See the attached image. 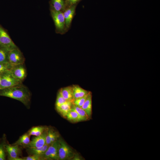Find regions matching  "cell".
<instances>
[{"label":"cell","mask_w":160,"mask_h":160,"mask_svg":"<svg viewBox=\"0 0 160 160\" xmlns=\"http://www.w3.org/2000/svg\"><path fill=\"white\" fill-rule=\"evenodd\" d=\"M0 90V96L18 100L27 108L30 106L31 95L29 89L25 86L21 84Z\"/></svg>","instance_id":"cell-1"},{"label":"cell","mask_w":160,"mask_h":160,"mask_svg":"<svg viewBox=\"0 0 160 160\" xmlns=\"http://www.w3.org/2000/svg\"><path fill=\"white\" fill-rule=\"evenodd\" d=\"M50 10L55 27L56 33L61 34H65L67 31L63 12L55 10L51 6Z\"/></svg>","instance_id":"cell-2"},{"label":"cell","mask_w":160,"mask_h":160,"mask_svg":"<svg viewBox=\"0 0 160 160\" xmlns=\"http://www.w3.org/2000/svg\"><path fill=\"white\" fill-rule=\"evenodd\" d=\"M0 76L1 79L0 90L22 84V81L15 78L9 70L2 73Z\"/></svg>","instance_id":"cell-3"},{"label":"cell","mask_w":160,"mask_h":160,"mask_svg":"<svg viewBox=\"0 0 160 160\" xmlns=\"http://www.w3.org/2000/svg\"><path fill=\"white\" fill-rule=\"evenodd\" d=\"M58 140L59 160H69L73 159L75 154L72 149L63 140L61 139Z\"/></svg>","instance_id":"cell-4"},{"label":"cell","mask_w":160,"mask_h":160,"mask_svg":"<svg viewBox=\"0 0 160 160\" xmlns=\"http://www.w3.org/2000/svg\"><path fill=\"white\" fill-rule=\"evenodd\" d=\"M0 46L9 51L18 47L6 31L0 25Z\"/></svg>","instance_id":"cell-5"},{"label":"cell","mask_w":160,"mask_h":160,"mask_svg":"<svg viewBox=\"0 0 160 160\" xmlns=\"http://www.w3.org/2000/svg\"><path fill=\"white\" fill-rule=\"evenodd\" d=\"M59 139L50 144L43 156V160H59L58 153Z\"/></svg>","instance_id":"cell-6"},{"label":"cell","mask_w":160,"mask_h":160,"mask_svg":"<svg viewBox=\"0 0 160 160\" xmlns=\"http://www.w3.org/2000/svg\"><path fill=\"white\" fill-rule=\"evenodd\" d=\"M8 59L12 66L23 64L25 60L22 53L18 48L9 52Z\"/></svg>","instance_id":"cell-7"},{"label":"cell","mask_w":160,"mask_h":160,"mask_svg":"<svg viewBox=\"0 0 160 160\" xmlns=\"http://www.w3.org/2000/svg\"><path fill=\"white\" fill-rule=\"evenodd\" d=\"M78 4L73 5L65 9L63 12L67 31L70 28L72 20L76 13V9Z\"/></svg>","instance_id":"cell-8"},{"label":"cell","mask_w":160,"mask_h":160,"mask_svg":"<svg viewBox=\"0 0 160 160\" xmlns=\"http://www.w3.org/2000/svg\"><path fill=\"white\" fill-rule=\"evenodd\" d=\"M9 71L15 78L21 81L27 76L26 70L23 64L12 66Z\"/></svg>","instance_id":"cell-9"},{"label":"cell","mask_w":160,"mask_h":160,"mask_svg":"<svg viewBox=\"0 0 160 160\" xmlns=\"http://www.w3.org/2000/svg\"><path fill=\"white\" fill-rule=\"evenodd\" d=\"M47 129L41 135L33 137L29 143L24 147L39 148L44 146L46 144Z\"/></svg>","instance_id":"cell-10"},{"label":"cell","mask_w":160,"mask_h":160,"mask_svg":"<svg viewBox=\"0 0 160 160\" xmlns=\"http://www.w3.org/2000/svg\"><path fill=\"white\" fill-rule=\"evenodd\" d=\"M8 153L9 159L11 160H22V158L19 157L21 151L19 146L6 145L5 146Z\"/></svg>","instance_id":"cell-11"},{"label":"cell","mask_w":160,"mask_h":160,"mask_svg":"<svg viewBox=\"0 0 160 160\" xmlns=\"http://www.w3.org/2000/svg\"><path fill=\"white\" fill-rule=\"evenodd\" d=\"M49 145L46 144L44 146L41 147L27 148L26 151L29 155L37 156L42 158L43 156Z\"/></svg>","instance_id":"cell-12"},{"label":"cell","mask_w":160,"mask_h":160,"mask_svg":"<svg viewBox=\"0 0 160 160\" xmlns=\"http://www.w3.org/2000/svg\"><path fill=\"white\" fill-rule=\"evenodd\" d=\"M58 92L64 98L68 101L73 102L74 100L72 86L62 88L59 90Z\"/></svg>","instance_id":"cell-13"},{"label":"cell","mask_w":160,"mask_h":160,"mask_svg":"<svg viewBox=\"0 0 160 160\" xmlns=\"http://www.w3.org/2000/svg\"><path fill=\"white\" fill-rule=\"evenodd\" d=\"M86 113L90 119L92 114V95L90 92H89L86 99L81 107Z\"/></svg>","instance_id":"cell-14"},{"label":"cell","mask_w":160,"mask_h":160,"mask_svg":"<svg viewBox=\"0 0 160 160\" xmlns=\"http://www.w3.org/2000/svg\"><path fill=\"white\" fill-rule=\"evenodd\" d=\"M59 135L53 129L47 128L46 137V144L50 145L58 139Z\"/></svg>","instance_id":"cell-15"},{"label":"cell","mask_w":160,"mask_h":160,"mask_svg":"<svg viewBox=\"0 0 160 160\" xmlns=\"http://www.w3.org/2000/svg\"><path fill=\"white\" fill-rule=\"evenodd\" d=\"M72 87L74 100L85 96L87 95L89 92L78 85H73Z\"/></svg>","instance_id":"cell-16"},{"label":"cell","mask_w":160,"mask_h":160,"mask_svg":"<svg viewBox=\"0 0 160 160\" xmlns=\"http://www.w3.org/2000/svg\"><path fill=\"white\" fill-rule=\"evenodd\" d=\"M50 6L55 10L63 12L66 9L65 0H50Z\"/></svg>","instance_id":"cell-17"},{"label":"cell","mask_w":160,"mask_h":160,"mask_svg":"<svg viewBox=\"0 0 160 160\" xmlns=\"http://www.w3.org/2000/svg\"><path fill=\"white\" fill-rule=\"evenodd\" d=\"M72 103L71 101H68L61 105L56 109L65 118L67 114L71 110Z\"/></svg>","instance_id":"cell-18"},{"label":"cell","mask_w":160,"mask_h":160,"mask_svg":"<svg viewBox=\"0 0 160 160\" xmlns=\"http://www.w3.org/2000/svg\"><path fill=\"white\" fill-rule=\"evenodd\" d=\"M47 129V128L44 126L34 127L31 128L27 133L30 136H39L42 134Z\"/></svg>","instance_id":"cell-19"},{"label":"cell","mask_w":160,"mask_h":160,"mask_svg":"<svg viewBox=\"0 0 160 160\" xmlns=\"http://www.w3.org/2000/svg\"><path fill=\"white\" fill-rule=\"evenodd\" d=\"M30 136L27 132L26 133L20 136L17 140L12 145H21L24 147L30 142Z\"/></svg>","instance_id":"cell-20"},{"label":"cell","mask_w":160,"mask_h":160,"mask_svg":"<svg viewBox=\"0 0 160 160\" xmlns=\"http://www.w3.org/2000/svg\"><path fill=\"white\" fill-rule=\"evenodd\" d=\"M68 120L73 122L83 121L82 119L75 111L71 109L66 115L65 117Z\"/></svg>","instance_id":"cell-21"},{"label":"cell","mask_w":160,"mask_h":160,"mask_svg":"<svg viewBox=\"0 0 160 160\" xmlns=\"http://www.w3.org/2000/svg\"><path fill=\"white\" fill-rule=\"evenodd\" d=\"M71 109L76 111L82 119L83 121L89 119V118L86 112L81 108L72 103Z\"/></svg>","instance_id":"cell-22"},{"label":"cell","mask_w":160,"mask_h":160,"mask_svg":"<svg viewBox=\"0 0 160 160\" xmlns=\"http://www.w3.org/2000/svg\"><path fill=\"white\" fill-rule=\"evenodd\" d=\"M9 52L0 46V63H9L8 59Z\"/></svg>","instance_id":"cell-23"},{"label":"cell","mask_w":160,"mask_h":160,"mask_svg":"<svg viewBox=\"0 0 160 160\" xmlns=\"http://www.w3.org/2000/svg\"><path fill=\"white\" fill-rule=\"evenodd\" d=\"M68 101H69L64 98L58 92L55 103L56 108H58L61 105Z\"/></svg>","instance_id":"cell-24"},{"label":"cell","mask_w":160,"mask_h":160,"mask_svg":"<svg viewBox=\"0 0 160 160\" xmlns=\"http://www.w3.org/2000/svg\"><path fill=\"white\" fill-rule=\"evenodd\" d=\"M12 67V65L9 63H0V74L10 70Z\"/></svg>","instance_id":"cell-25"},{"label":"cell","mask_w":160,"mask_h":160,"mask_svg":"<svg viewBox=\"0 0 160 160\" xmlns=\"http://www.w3.org/2000/svg\"><path fill=\"white\" fill-rule=\"evenodd\" d=\"M88 94L82 97L74 100L73 102V103L80 107H81L86 99Z\"/></svg>","instance_id":"cell-26"},{"label":"cell","mask_w":160,"mask_h":160,"mask_svg":"<svg viewBox=\"0 0 160 160\" xmlns=\"http://www.w3.org/2000/svg\"><path fill=\"white\" fill-rule=\"evenodd\" d=\"M22 160H42L40 156L35 155H29V156L22 158Z\"/></svg>","instance_id":"cell-27"},{"label":"cell","mask_w":160,"mask_h":160,"mask_svg":"<svg viewBox=\"0 0 160 160\" xmlns=\"http://www.w3.org/2000/svg\"><path fill=\"white\" fill-rule=\"evenodd\" d=\"M82 0H68L65 2L66 8L76 4H78Z\"/></svg>","instance_id":"cell-28"},{"label":"cell","mask_w":160,"mask_h":160,"mask_svg":"<svg viewBox=\"0 0 160 160\" xmlns=\"http://www.w3.org/2000/svg\"><path fill=\"white\" fill-rule=\"evenodd\" d=\"M5 159V155L2 146L0 145V160Z\"/></svg>","instance_id":"cell-29"},{"label":"cell","mask_w":160,"mask_h":160,"mask_svg":"<svg viewBox=\"0 0 160 160\" xmlns=\"http://www.w3.org/2000/svg\"><path fill=\"white\" fill-rule=\"evenodd\" d=\"M1 76H0V83H1Z\"/></svg>","instance_id":"cell-30"},{"label":"cell","mask_w":160,"mask_h":160,"mask_svg":"<svg viewBox=\"0 0 160 160\" xmlns=\"http://www.w3.org/2000/svg\"><path fill=\"white\" fill-rule=\"evenodd\" d=\"M65 0V2L66 1H67L68 0Z\"/></svg>","instance_id":"cell-31"}]
</instances>
